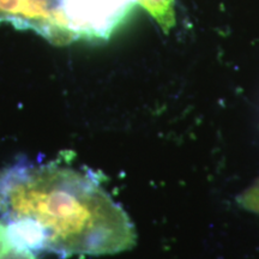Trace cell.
Segmentation results:
<instances>
[{"label": "cell", "instance_id": "cell-4", "mask_svg": "<svg viewBox=\"0 0 259 259\" xmlns=\"http://www.w3.org/2000/svg\"><path fill=\"white\" fill-rule=\"evenodd\" d=\"M137 4L147 10L164 32H168L176 24L174 0H137Z\"/></svg>", "mask_w": 259, "mask_h": 259}, {"label": "cell", "instance_id": "cell-2", "mask_svg": "<svg viewBox=\"0 0 259 259\" xmlns=\"http://www.w3.org/2000/svg\"><path fill=\"white\" fill-rule=\"evenodd\" d=\"M136 5L137 0H0V23L60 45L107 40Z\"/></svg>", "mask_w": 259, "mask_h": 259}, {"label": "cell", "instance_id": "cell-3", "mask_svg": "<svg viewBox=\"0 0 259 259\" xmlns=\"http://www.w3.org/2000/svg\"><path fill=\"white\" fill-rule=\"evenodd\" d=\"M0 259H36V252L25 245L12 229L2 221H0Z\"/></svg>", "mask_w": 259, "mask_h": 259}, {"label": "cell", "instance_id": "cell-1", "mask_svg": "<svg viewBox=\"0 0 259 259\" xmlns=\"http://www.w3.org/2000/svg\"><path fill=\"white\" fill-rule=\"evenodd\" d=\"M0 219L36 253L64 258L120 253L137 239L127 213L95 178L58 163L0 169Z\"/></svg>", "mask_w": 259, "mask_h": 259}]
</instances>
